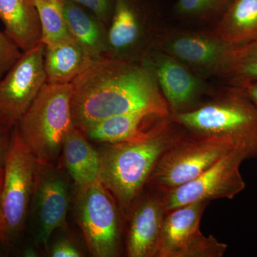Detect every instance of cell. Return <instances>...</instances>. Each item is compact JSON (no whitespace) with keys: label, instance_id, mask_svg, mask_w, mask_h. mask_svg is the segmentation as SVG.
I'll return each mask as SVG.
<instances>
[{"label":"cell","instance_id":"6da1fadb","mask_svg":"<svg viewBox=\"0 0 257 257\" xmlns=\"http://www.w3.org/2000/svg\"><path fill=\"white\" fill-rule=\"evenodd\" d=\"M74 127L84 132L116 115L146 111L170 116L156 76L146 61L104 57L72 82Z\"/></svg>","mask_w":257,"mask_h":257},{"label":"cell","instance_id":"7a4b0ae2","mask_svg":"<svg viewBox=\"0 0 257 257\" xmlns=\"http://www.w3.org/2000/svg\"><path fill=\"white\" fill-rule=\"evenodd\" d=\"M170 119L156 134L138 143L106 144L99 150V181L120 205L130 207L147 183L159 159L177 140Z\"/></svg>","mask_w":257,"mask_h":257},{"label":"cell","instance_id":"3957f363","mask_svg":"<svg viewBox=\"0 0 257 257\" xmlns=\"http://www.w3.org/2000/svg\"><path fill=\"white\" fill-rule=\"evenodd\" d=\"M170 118L197 137L255 139L257 135V108L239 87L227 84L213 87L195 107Z\"/></svg>","mask_w":257,"mask_h":257},{"label":"cell","instance_id":"277c9868","mask_svg":"<svg viewBox=\"0 0 257 257\" xmlns=\"http://www.w3.org/2000/svg\"><path fill=\"white\" fill-rule=\"evenodd\" d=\"M72 95V83H46L15 126L37 161L56 164L62 155L64 138L74 127Z\"/></svg>","mask_w":257,"mask_h":257},{"label":"cell","instance_id":"5b68a950","mask_svg":"<svg viewBox=\"0 0 257 257\" xmlns=\"http://www.w3.org/2000/svg\"><path fill=\"white\" fill-rule=\"evenodd\" d=\"M37 159L12 131L3 163L0 194V241L11 245L23 232L31 202Z\"/></svg>","mask_w":257,"mask_h":257},{"label":"cell","instance_id":"8992f818","mask_svg":"<svg viewBox=\"0 0 257 257\" xmlns=\"http://www.w3.org/2000/svg\"><path fill=\"white\" fill-rule=\"evenodd\" d=\"M255 139L177 138L159 159L147 183L163 193L190 182L239 144Z\"/></svg>","mask_w":257,"mask_h":257},{"label":"cell","instance_id":"52a82bcc","mask_svg":"<svg viewBox=\"0 0 257 257\" xmlns=\"http://www.w3.org/2000/svg\"><path fill=\"white\" fill-rule=\"evenodd\" d=\"M170 24L156 6L137 0H114L106 57L143 61Z\"/></svg>","mask_w":257,"mask_h":257},{"label":"cell","instance_id":"ba28073f","mask_svg":"<svg viewBox=\"0 0 257 257\" xmlns=\"http://www.w3.org/2000/svg\"><path fill=\"white\" fill-rule=\"evenodd\" d=\"M254 140L236 145L202 175L187 183L164 193L166 213L196 202L217 199H233L246 187L240 172L243 161L252 157Z\"/></svg>","mask_w":257,"mask_h":257},{"label":"cell","instance_id":"9c48e42d","mask_svg":"<svg viewBox=\"0 0 257 257\" xmlns=\"http://www.w3.org/2000/svg\"><path fill=\"white\" fill-rule=\"evenodd\" d=\"M76 189V216L89 253L96 257L116 256L119 223L112 194L99 180Z\"/></svg>","mask_w":257,"mask_h":257},{"label":"cell","instance_id":"30bf717a","mask_svg":"<svg viewBox=\"0 0 257 257\" xmlns=\"http://www.w3.org/2000/svg\"><path fill=\"white\" fill-rule=\"evenodd\" d=\"M179 60L204 78L219 77L231 47L213 28H196L170 24L155 48Z\"/></svg>","mask_w":257,"mask_h":257},{"label":"cell","instance_id":"8fae6325","mask_svg":"<svg viewBox=\"0 0 257 257\" xmlns=\"http://www.w3.org/2000/svg\"><path fill=\"white\" fill-rule=\"evenodd\" d=\"M45 45L23 52L20 58L0 79V128L11 134L43 86Z\"/></svg>","mask_w":257,"mask_h":257},{"label":"cell","instance_id":"7c38bea8","mask_svg":"<svg viewBox=\"0 0 257 257\" xmlns=\"http://www.w3.org/2000/svg\"><path fill=\"white\" fill-rule=\"evenodd\" d=\"M207 202H196L167 212L161 229L159 257H221L227 245L201 232L200 221Z\"/></svg>","mask_w":257,"mask_h":257},{"label":"cell","instance_id":"4fadbf2b","mask_svg":"<svg viewBox=\"0 0 257 257\" xmlns=\"http://www.w3.org/2000/svg\"><path fill=\"white\" fill-rule=\"evenodd\" d=\"M70 192L68 179L56 164L37 160L30 209L35 239L44 246L56 230L65 226Z\"/></svg>","mask_w":257,"mask_h":257},{"label":"cell","instance_id":"5bb4252c","mask_svg":"<svg viewBox=\"0 0 257 257\" xmlns=\"http://www.w3.org/2000/svg\"><path fill=\"white\" fill-rule=\"evenodd\" d=\"M143 60L155 72L170 114L195 107L212 89L209 79L162 51L153 49Z\"/></svg>","mask_w":257,"mask_h":257},{"label":"cell","instance_id":"9a60e30c","mask_svg":"<svg viewBox=\"0 0 257 257\" xmlns=\"http://www.w3.org/2000/svg\"><path fill=\"white\" fill-rule=\"evenodd\" d=\"M170 119L150 111H140L116 115L99 121L83 132L96 143H138L151 138Z\"/></svg>","mask_w":257,"mask_h":257},{"label":"cell","instance_id":"2e32d148","mask_svg":"<svg viewBox=\"0 0 257 257\" xmlns=\"http://www.w3.org/2000/svg\"><path fill=\"white\" fill-rule=\"evenodd\" d=\"M166 214L162 197L147 198L139 204L134 211L128 231V256H157L161 229Z\"/></svg>","mask_w":257,"mask_h":257},{"label":"cell","instance_id":"e0dca14e","mask_svg":"<svg viewBox=\"0 0 257 257\" xmlns=\"http://www.w3.org/2000/svg\"><path fill=\"white\" fill-rule=\"evenodd\" d=\"M95 61L72 37L45 45L46 83L71 84Z\"/></svg>","mask_w":257,"mask_h":257},{"label":"cell","instance_id":"ac0fdd59","mask_svg":"<svg viewBox=\"0 0 257 257\" xmlns=\"http://www.w3.org/2000/svg\"><path fill=\"white\" fill-rule=\"evenodd\" d=\"M5 32L23 52L42 42V29L33 0H0Z\"/></svg>","mask_w":257,"mask_h":257},{"label":"cell","instance_id":"d6986e66","mask_svg":"<svg viewBox=\"0 0 257 257\" xmlns=\"http://www.w3.org/2000/svg\"><path fill=\"white\" fill-rule=\"evenodd\" d=\"M62 159L76 188L99 180L100 156L85 134L74 127L64 140Z\"/></svg>","mask_w":257,"mask_h":257},{"label":"cell","instance_id":"ffe728a7","mask_svg":"<svg viewBox=\"0 0 257 257\" xmlns=\"http://www.w3.org/2000/svg\"><path fill=\"white\" fill-rule=\"evenodd\" d=\"M71 37L97 61L107 54L108 27L70 0H60Z\"/></svg>","mask_w":257,"mask_h":257},{"label":"cell","instance_id":"44dd1931","mask_svg":"<svg viewBox=\"0 0 257 257\" xmlns=\"http://www.w3.org/2000/svg\"><path fill=\"white\" fill-rule=\"evenodd\" d=\"M231 48L257 40V0H234L213 27Z\"/></svg>","mask_w":257,"mask_h":257},{"label":"cell","instance_id":"7402d4cb","mask_svg":"<svg viewBox=\"0 0 257 257\" xmlns=\"http://www.w3.org/2000/svg\"><path fill=\"white\" fill-rule=\"evenodd\" d=\"M234 0H177L172 18L177 25L213 28Z\"/></svg>","mask_w":257,"mask_h":257},{"label":"cell","instance_id":"603a6c76","mask_svg":"<svg viewBox=\"0 0 257 257\" xmlns=\"http://www.w3.org/2000/svg\"><path fill=\"white\" fill-rule=\"evenodd\" d=\"M218 78L233 86L256 81L257 40L231 48Z\"/></svg>","mask_w":257,"mask_h":257},{"label":"cell","instance_id":"cb8c5ba5","mask_svg":"<svg viewBox=\"0 0 257 257\" xmlns=\"http://www.w3.org/2000/svg\"><path fill=\"white\" fill-rule=\"evenodd\" d=\"M42 29V42L50 45L71 37L60 0H33Z\"/></svg>","mask_w":257,"mask_h":257},{"label":"cell","instance_id":"d4e9b609","mask_svg":"<svg viewBox=\"0 0 257 257\" xmlns=\"http://www.w3.org/2000/svg\"><path fill=\"white\" fill-rule=\"evenodd\" d=\"M23 53L5 32H0V79L14 65Z\"/></svg>","mask_w":257,"mask_h":257},{"label":"cell","instance_id":"484cf974","mask_svg":"<svg viewBox=\"0 0 257 257\" xmlns=\"http://www.w3.org/2000/svg\"><path fill=\"white\" fill-rule=\"evenodd\" d=\"M76 4L86 8L98 20L109 26L112 16L114 5L111 0H70Z\"/></svg>","mask_w":257,"mask_h":257},{"label":"cell","instance_id":"4316f807","mask_svg":"<svg viewBox=\"0 0 257 257\" xmlns=\"http://www.w3.org/2000/svg\"><path fill=\"white\" fill-rule=\"evenodd\" d=\"M52 257H81L80 249L68 239H60L53 245L50 250Z\"/></svg>","mask_w":257,"mask_h":257},{"label":"cell","instance_id":"83f0119b","mask_svg":"<svg viewBox=\"0 0 257 257\" xmlns=\"http://www.w3.org/2000/svg\"><path fill=\"white\" fill-rule=\"evenodd\" d=\"M236 87H239L257 108V80L243 83Z\"/></svg>","mask_w":257,"mask_h":257},{"label":"cell","instance_id":"f1b7e54d","mask_svg":"<svg viewBox=\"0 0 257 257\" xmlns=\"http://www.w3.org/2000/svg\"><path fill=\"white\" fill-rule=\"evenodd\" d=\"M11 134L5 133L0 128V166H3L5 153L9 145Z\"/></svg>","mask_w":257,"mask_h":257},{"label":"cell","instance_id":"f546056e","mask_svg":"<svg viewBox=\"0 0 257 257\" xmlns=\"http://www.w3.org/2000/svg\"><path fill=\"white\" fill-rule=\"evenodd\" d=\"M10 245L7 244L3 241H0V256H5L8 254V247Z\"/></svg>","mask_w":257,"mask_h":257},{"label":"cell","instance_id":"4dcf8cb0","mask_svg":"<svg viewBox=\"0 0 257 257\" xmlns=\"http://www.w3.org/2000/svg\"><path fill=\"white\" fill-rule=\"evenodd\" d=\"M252 157H257V135L253 144Z\"/></svg>","mask_w":257,"mask_h":257},{"label":"cell","instance_id":"1f68e13d","mask_svg":"<svg viewBox=\"0 0 257 257\" xmlns=\"http://www.w3.org/2000/svg\"><path fill=\"white\" fill-rule=\"evenodd\" d=\"M3 173H4V169L3 166H0V179L3 177Z\"/></svg>","mask_w":257,"mask_h":257},{"label":"cell","instance_id":"d6a6232c","mask_svg":"<svg viewBox=\"0 0 257 257\" xmlns=\"http://www.w3.org/2000/svg\"><path fill=\"white\" fill-rule=\"evenodd\" d=\"M3 177H2L1 179H0V194H1L2 187H3Z\"/></svg>","mask_w":257,"mask_h":257}]
</instances>
